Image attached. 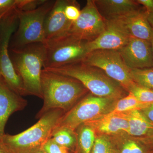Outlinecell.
Wrapping results in <instances>:
<instances>
[{
	"instance_id": "cell-5",
	"label": "cell",
	"mask_w": 153,
	"mask_h": 153,
	"mask_svg": "<svg viewBox=\"0 0 153 153\" xmlns=\"http://www.w3.org/2000/svg\"><path fill=\"white\" fill-rule=\"evenodd\" d=\"M55 2L54 1H45L36 9L30 10L16 9L18 25L11 49L35 43L45 44L44 22Z\"/></svg>"
},
{
	"instance_id": "cell-17",
	"label": "cell",
	"mask_w": 153,
	"mask_h": 153,
	"mask_svg": "<svg viewBox=\"0 0 153 153\" xmlns=\"http://www.w3.org/2000/svg\"><path fill=\"white\" fill-rule=\"evenodd\" d=\"M83 124L94 131L105 134H115L120 131L127 132L128 129V123L124 118L117 114L110 112Z\"/></svg>"
},
{
	"instance_id": "cell-33",
	"label": "cell",
	"mask_w": 153,
	"mask_h": 153,
	"mask_svg": "<svg viewBox=\"0 0 153 153\" xmlns=\"http://www.w3.org/2000/svg\"><path fill=\"white\" fill-rule=\"evenodd\" d=\"M9 12H8V13H4L2 14H1V15H0V24H1V22L3 18H4L5 16L8 13H9Z\"/></svg>"
},
{
	"instance_id": "cell-27",
	"label": "cell",
	"mask_w": 153,
	"mask_h": 153,
	"mask_svg": "<svg viewBox=\"0 0 153 153\" xmlns=\"http://www.w3.org/2000/svg\"><path fill=\"white\" fill-rule=\"evenodd\" d=\"M19 0H0V15L17 8Z\"/></svg>"
},
{
	"instance_id": "cell-13",
	"label": "cell",
	"mask_w": 153,
	"mask_h": 153,
	"mask_svg": "<svg viewBox=\"0 0 153 153\" xmlns=\"http://www.w3.org/2000/svg\"><path fill=\"white\" fill-rule=\"evenodd\" d=\"M69 1H55L53 7L47 15L44 22L45 44L68 33L72 22L66 19L64 13V9Z\"/></svg>"
},
{
	"instance_id": "cell-25",
	"label": "cell",
	"mask_w": 153,
	"mask_h": 153,
	"mask_svg": "<svg viewBox=\"0 0 153 153\" xmlns=\"http://www.w3.org/2000/svg\"><path fill=\"white\" fill-rule=\"evenodd\" d=\"M79 5L75 1H69L64 9V13L66 19L73 22L79 18L80 14Z\"/></svg>"
},
{
	"instance_id": "cell-10",
	"label": "cell",
	"mask_w": 153,
	"mask_h": 153,
	"mask_svg": "<svg viewBox=\"0 0 153 153\" xmlns=\"http://www.w3.org/2000/svg\"><path fill=\"white\" fill-rule=\"evenodd\" d=\"M106 21L102 16L94 0H88L80 12V16L72 22L68 34L82 41L89 42L103 33Z\"/></svg>"
},
{
	"instance_id": "cell-1",
	"label": "cell",
	"mask_w": 153,
	"mask_h": 153,
	"mask_svg": "<svg viewBox=\"0 0 153 153\" xmlns=\"http://www.w3.org/2000/svg\"><path fill=\"white\" fill-rule=\"evenodd\" d=\"M41 85L44 103L36 114V118L39 119L52 109L68 112L88 91L74 78L44 69L41 73Z\"/></svg>"
},
{
	"instance_id": "cell-7",
	"label": "cell",
	"mask_w": 153,
	"mask_h": 153,
	"mask_svg": "<svg viewBox=\"0 0 153 153\" xmlns=\"http://www.w3.org/2000/svg\"><path fill=\"white\" fill-rule=\"evenodd\" d=\"M87 42L68 34L47 42L45 44L46 53L44 68H55L82 61L89 53Z\"/></svg>"
},
{
	"instance_id": "cell-28",
	"label": "cell",
	"mask_w": 153,
	"mask_h": 153,
	"mask_svg": "<svg viewBox=\"0 0 153 153\" xmlns=\"http://www.w3.org/2000/svg\"><path fill=\"white\" fill-rule=\"evenodd\" d=\"M121 153H143L141 148L134 141L129 140L124 145Z\"/></svg>"
},
{
	"instance_id": "cell-19",
	"label": "cell",
	"mask_w": 153,
	"mask_h": 153,
	"mask_svg": "<svg viewBox=\"0 0 153 153\" xmlns=\"http://www.w3.org/2000/svg\"><path fill=\"white\" fill-rule=\"evenodd\" d=\"M77 141L81 153H91L96 138L95 131L90 126L82 124L79 126Z\"/></svg>"
},
{
	"instance_id": "cell-30",
	"label": "cell",
	"mask_w": 153,
	"mask_h": 153,
	"mask_svg": "<svg viewBox=\"0 0 153 153\" xmlns=\"http://www.w3.org/2000/svg\"><path fill=\"white\" fill-rule=\"evenodd\" d=\"M141 111L148 119L153 123V103L141 110Z\"/></svg>"
},
{
	"instance_id": "cell-2",
	"label": "cell",
	"mask_w": 153,
	"mask_h": 153,
	"mask_svg": "<svg viewBox=\"0 0 153 153\" xmlns=\"http://www.w3.org/2000/svg\"><path fill=\"white\" fill-rule=\"evenodd\" d=\"M65 113L54 109L41 117L37 123L20 133L5 134L0 145L8 153H33L41 149L51 138L53 131Z\"/></svg>"
},
{
	"instance_id": "cell-31",
	"label": "cell",
	"mask_w": 153,
	"mask_h": 153,
	"mask_svg": "<svg viewBox=\"0 0 153 153\" xmlns=\"http://www.w3.org/2000/svg\"><path fill=\"white\" fill-rule=\"evenodd\" d=\"M148 20L151 27L153 29V13H148Z\"/></svg>"
},
{
	"instance_id": "cell-35",
	"label": "cell",
	"mask_w": 153,
	"mask_h": 153,
	"mask_svg": "<svg viewBox=\"0 0 153 153\" xmlns=\"http://www.w3.org/2000/svg\"><path fill=\"white\" fill-rule=\"evenodd\" d=\"M33 153H45V152H44L43 151H42L41 150H40L37 151V152H35Z\"/></svg>"
},
{
	"instance_id": "cell-4",
	"label": "cell",
	"mask_w": 153,
	"mask_h": 153,
	"mask_svg": "<svg viewBox=\"0 0 153 153\" xmlns=\"http://www.w3.org/2000/svg\"><path fill=\"white\" fill-rule=\"evenodd\" d=\"M44 69L78 80L95 96L116 100L123 94L121 86L102 70L81 61Z\"/></svg>"
},
{
	"instance_id": "cell-12",
	"label": "cell",
	"mask_w": 153,
	"mask_h": 153,
	"mask_svg": "<svg viewBox=\"0 0 153 153\" xmlns=\"http://www.w3.org/2000/svg\"><path fill=\"white\" fill-rule=\"evenodd\" d=\"M108 20L115 23L130 37L150 40L152 28L148 21L146 10L139 9Z\"/></svg>"
},
{
	"instance_id": "cell-22",
	"label": "cell",
	"mask_w": 153,
	"mask_h": 153,
	"mask_svg": "<svg viewBox=\"0 0 153 153\" xmlns=\"http://www.w3.org/2000/svg\"><path fill=\"white\" fill-rule=\"evenodd\" d=\"M130 71L137 85L153 90V68L130 69Z\"/></svg>"
},
{
	"instance_id": "cell-16",
	"label": "cell",
	"mask_w": 153,
	"mask_h": 153,
	"mask_svg": "<svg viewBox=\"0 0 153 153\" xmlns=\"http://www.w3.org/2000/svg\"><path fill=\"white\" fill-rule=\"evenodd\" d=\"M97 8L106 20L140 9L136 1L132 0H94Z\"/></svg>"
},
{
	"instance_id": "cell-6",
	"label": "cell",
	"mask_w": 153,
	"mask_h": 153,
	"mask_svg": "<svg viewBox=\"0 0 153 153\" xmlns=\"http://www.w3.org/2000/svg\"><path fill=\"white\" fill-rule=\"evenodd\" d=\"M18 25L16 10L8 13L0 24V76L12 90L19 95H27L22 79L11 60L9 45Z\"/></svg>"
},
{
	"instance_id": "cell-24",
	"label": "cell",
	"mask_w": 153,
	"mask_h": 153,
	"mask_svg": "<svg viewBox=\"0 0 153 153\" xmlns=\"http://www.w3.org/2000/svg\"><path fill=\"white\" fill-rule=\"evenodd\" d=\"M91 153H113L112 146L105 137L96 138Z\"/></svg>"
},
{
	"instance_id": "cell-21",
	"label": "cell",
	"mask_w": 153,
	"mask_h": 153,
	"mask_svg": "<svg viewBox=\"0 0 153 153\" xmlns=\"http://www.w3.org/2000/svg\"><path fill=\"white\" fill-rule=\"evenodd\" d=\"M75 131L66 128H55L51 139L55 143L71 150L76 145Z\"/></svg>"
},
{
	"instance_id": "cell-36",
	"label": "cell",
	"mask_w": 153,
	"mask_h": 153,
	"mask_svg": "<svg viewBox=\"0 0 153 153\" xmlns=\"http://www.w3.org/2000/svg\"></svg>"
},
{
	"instance_id": "cell-29",
	"label": "cell",
	"mask_w": 153,
	"mask_h": 153,
	"mask_svg": "<svg viewBox=\"0 0 153 153\" xmlns=\"http://www.w3.org/2000/svg\"><path fill=\"white\" fill-rule=\"evenodd\" d=\"M136 1L144 7L148 13H153V0H137Z\"/></svg>"
},
{
	"instance_id": "cell-14",
	"label": "cell",
	"mask_w": 153,
	"mask_h": 153,
	"mask_svg": "<svg viewBox=\"0 0 153 153\" xmlns=\"http://www.w3.org/2000/svg\"><path fill=\"white\" fill-rule=\"evenodd\" d=\"M27 105V100L12 90L0 76V144L5 134V127L9 117Z\"/></svg>"
},
{
	"instance_id": "cell-34",
	"label": "cell",
	"mask_w": 153,
	"mask_h": 153,
	"mask_svg": "<svg viewBox=\"0 0 153 153\" xmlns=\"http://www.w3.org/2000/svg\"><path fill=\"white\" fill-rule=\"evenodd\" d=\"M0 153H8L1 145H0Z\"/></svg>"
},
{
	"instance_id": "cell-18",
	"label": "cell",
	"mask_w": 153,
	"mask_h": 153,
	"mask_svg": "<svg viewBox=\"0 0 153 153\" xmlns=\"http://www.w3.org/2000/svg\"><path fill=\"white\" fill-rule=\"evenodd\" d=\"M127 120L128 129L127 133L133 136H141L153 131V123L144 115L141 111L133 110L116 113Z\"/></svg>"
},
{
	"instance_id": "cell-32",
	"label": "cell",
	"mask_w": 153,
	"mask_h": 153,
	"mask_svg": "<svg viewBox=\"0 0 153 153\" xmlns=\"http://www.w3.org/2000/svg\"><path fill=\"white\" fill-rule=\"evenodd\" d=\"M150 42L151 43V45H152V49L153 53V29H152V35H151V37L150 40Z\"/></svg>"
},
{
	"instance_id": "cell-9",
	"label": "cell",
	"mask_w": 153,
	"mask_h": 153,
	"mask_svg": "<svg viewBox=\"0 0 153 153\" xmlns=\"http://www.w3.org/2000/svg\"><path fill=\"white\" fill-rule=\"evenodd\" d=\"M114 100L91 95L85 97L63 115L55 128H63L75 131L82 124L108 113Z\"/></svg>"
},
{
	"instance_id": "cell-20",
	"label": "cell",
	"mask_w": 153,
	"mask_h": 153,
	"mask_svg": "<svg viewBox=\"0 0 153 153\" xmlns=\"http://www.w3.org/2000/svg\"><path fill=\"white\" fill-rule=\"evenodd\" d=\"M151 103H143L139 101L131 93L121 99L117 102L110 113H116L133 110L141 111L149 106Z\"/></svg>"
},
{
	"instance_id": "cell-26",
	"label": "cell",
	"mask_w": 153,
	"mask_h": 153,
	"mask_svg": "<svg viewBox=\"0 0 153 153\" xmlns=\"http://www.w3.org/2000/svg\"><path fill=\"white\" fill-rule=\"evenodd\" d=\"M41 150L45 153H71L70 150L58 144L51 138L44 143Z\"/></svg>"
},
{
	"instance_id": "cell-11",
	"label": "cell",
	"mask_w": 153,
	"mask_h": 153,
	"mask_svg": "<svg viewBox=\"0 0 153 153\" xmlns=\"http://www.w3.org/2000/svg\"><path fill=\"white\" fill-rule=\"evenodd\" d=\"M118 51L130 69L153 68V53L149 41L130 37L127 43Z\"/></svg>"
},
{
	"instance_id": "cell-15",
	"label": "cell",
	"mask_w": 153,
	"mask_h": 153,
	"mask_svg": "<svg viewBox=\"0 0 153 153\" xmlns=\"http://www.w3.org/2000/svg\"><path fill=\"white\" fill-rule=\"evenodd\" d=\"M106 21L104 32L95 40L87 42L89 53L97 50L118 51L128 42L130 37L126 33L112 21Z\"/></svg>"
},
{
	"instance_id": "cell-8",
	"label": "cell",
	"mask_w": 153,
	"mask_h": 153,
	"mask_svg": "<svg viewBox=\"0 0 153 153\" xmlns=\"http://www.w3.org/2000/svg\"><path fill=\"white\" fill-rule=\"evenodd\" d=\"M81 62L101 69L127 91L136 84L132 79L130 69L118 50H94L88 53Z\"/></svg>"
},
{
	"instance_id": "cell-3",
	"label": "cell",
	"mask_w": 153,
	"mask_h": 153,
	"mask_svg": "<svg viewBox=\"0 0 153 153\" xmlns=\"http://www.w3.org/2000/svg\"><path fill=\"white\" fill-rule=\"evenodd\" d=\"M10 50L11 60L22 79L27 95L43 99L41 75L46 57L45 44L35 43Z\"/></svg>"
},
{
	"instance_id": "cell-23",
	"label": "cell",
	"mask_w": 153,
	"mask_h": 153,
	"mask_svg": "<svg viewBox=\"0 0 153 153\" xmlns=\"http://www.w3.org/2000/svg\"><path fill=\"white\" fill-rule=\"evenodd\" d=\"M140 102L143 103H153V90L141 87L136 84L133 85L128 91Z\"/></svg>"
}]
</instances>
